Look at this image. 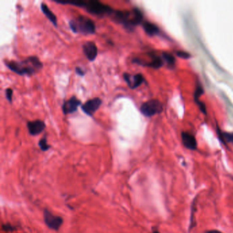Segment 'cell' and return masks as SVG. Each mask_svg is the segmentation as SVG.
Returning a JSON list of instances; mask_svg holds the SVG:
<instances>
[{"instance_id":"obj_16","label":"cell","mask_w":233,"mask_h":233,"mask_svg":"<svg viewBox=\"0 0 233 233\" xmlns=\"http://www.w3.org/2000/svg\"><path fill=\"white\" fill-rule=\"evenodd\" d=\"M38 146L41 149V150H42V151H47V150H48L51 147V146L47 144L46 136H44L42 139L40 140V141L38 142Z\"/></svg>"},{"instance_id":"obj_9","label":"cell","mask_w":233,"mask_h":233,"mask_svg":"<svg viewBox=\"0 0 233 233\" xmlns=\"http://www.w3.org/2000/svg\"><path fill=\"white\" fill-rule=\"evenodd\" d=\"M82 48H83L84 53L88 60L90 62L94 61L98 55V49L95 42L92 41H88L83 45Z\"/></svg>"},{"instance_id":"obj_8","label":"cell","mask_w":233,"mask_h":233,"mask_svg":"<svg viewBox=\"0 0 233 233\" xmlns=\"http://www.w3.org/2000/svg\"><path fill=\"white\" fill-rule=\"evenodd\" d=\"M123 78L131 89H135L138 88L144 81L143 75L140 73L133 75L127 73H125L123 74Z\"/></svg>"},{"instance_id":"obj_10","label":"cell","mask_w":233,"mask_h":233,"mask_svg":"<svg viewBox=\"0 0 233 233\" xmlns=\"http://www.w3.org/2000/svg\"><path fill=\"white\" fill-rule=\"evenodd\" d=\"M81 104V101L75 96L72 97L64 103L62 106V112L64 115L73 114L77 110L78 107Z\"/></svg>"},{"instance_id":"obj_19","label":"cell","mask_w":233,"mask_h":233,"mask_svg":"<svg viewBox=\"0 0 233 233\" xmlns=\"http://www.w3.org/2000/svg\"><path fill=\"white\" fill-rule=\"evenodd\" d=\"M203 92H204V90L201 86H199V87H198L196 88V90H195V94H194V98H195V101H199V98H200V96L202 95V94H203Z\"/></svg>"},{"instance_id":"obj_13","label":"cell","mask_w":233,"mask_h":233,"mask_svg":"<svg viewBox=\"0 0 233 233\" xmlns=\"http://www.w3.org/2000/svg\"><path fill=\"white\" fill-rule=\"evenodd\" d=\"M40 8L41 10H42V13L45 14V16H47V18L52 23L53 25L55 27H57V17L55 16V14L53 13V12L51 11L50 8H49L47 5L44 2L41 3L40 4Z\"/></svg>"},{"instance_id":"obj_14","label":"cell","mask_w":233,"mask_h":233,"mask_svg":"<svg viewBox=\"0 0 233 233\" xmlns=\"http://www.w3.org/2000/svg\"><path fill=\"white\" fill-rule=\"evenodd\" d=\"M142 26H143L145 32L149 36H154V35L157 34L159 32L158 27L150 22H144Z\"/></svg>"},{"instance_id":"obj_21","label":"cell","mask_w":233,"mask_h":233,"mask_svg":"<svg viewBox=\"0 0 233 233\" xmlns=\"http://www.w3.org/2000/svg\"><path fill=\"white\" fill-rule=\"evenodd\" d=\"M2 228H3V230L4 231L6 232H12L14 231V230H16V228L14 226L10 225V224H4L3 226H2Z\"/></svg>"},{"instance_id":"obj_18","label":"cell","mask_w":233,"mask_h":233,"mask_svg":"<svg viewBox=\"0 0 233 233\" xmlns=\"http://www.w3.org/2000/svg\"><path fill=\"white\" fill-rule=\"evenodd\" d=\"M163 57H164V60L166 61L169 65L173 66L174 64L175 59L174 56H172V55L169 54V53H163Z\"/></svg>"},{"instance_id":"obj_12","label":"cell","mask_w":233,"mask_h":233,"mask_svg":"<svg viewBox=\"0 0 233 233\" xmlns=\"http://www.w3.org/2000/svg\"><path fill=\"white\" fill-rule=\"evenodd\" d=\"M182 137L183 144L185 147L189 150H195L197 147V142L194 136L191 134L187 133V132H183L181 134Z\"/></svg>"},{"instance_id":"obj_4","label":"cell","mask_w":233,"mask_h":233,"mask_svg":"<svg viewBox=\"0 0 233 233\" xmlns=\"http://www.w3.org/2000/svg\"><path fill=\"white\" fill-rule=\"evenodd\" d=\"M69 26L74 33L90 35L94 34L96 32L94 22L86 16H79L75 19L70 21Z\"/></svg>"},{"instance_id":"obj_6","label":"cell","mask_w":233,"mask_h":233,"mask_svg":"<svg viewBox=\"0 0 233 233\" xmlns=\"http://www.w3.org/2000/svg\"><path fill=\"white\" fill-rule=\"evenodd\" d=\"M44 222L47 227L51 230L57 231L63 224V219L61 217L53 215L47 209H45L44 213Z\"/></svg>"},{"instance_id":"obj_22","label":"cell","mask_w":233,"mask_h":233,"mask_svg":"<svg viewBox=\"0 0 233 233\" xmlns=\"http://www.w3.org/2000/svg\"><path fill=\"white\" fill-rule=\"evenodd\" d=\"M176 54L178 57H181V58H184V59H187L190 57V54H189V53L185 52V51H178L176 52Z\"/></svg>"},{"instance_id":"obj_1","label":"cell","mask_w":233,"mask_h":233,"mask_svg":"<svg viewBox=\"0 0 233 233\" xmlns=\"http://www.w3.org/2000/svg\"><path fill=\"white\" fill-rule=\"evenodd\" d=\"M5 64L10 71L21 76H32L42 69V63L36 56H30L21 61H5Z\"/></svg>"},{"instance_id":"obj_20","label":"cell","mask_w":233,"mask_h":233,"mask_svg":"<svg viewBox=\"0 0 233 233\" xmlns=\"http://www.w3.org/2000/svg\"><path fill=\"white\" fill-rule=\"evenodd\" d=\"M12 95H13V90L11 88H7L6 90V97L9 101L10 103H12Z\"/></svg>"},{"instance_id":"obj_3","label":"cell","mask_w":233,"mask_h":233,"mask_svg":"<svg viewBox=\"0 0 233 233\" xmlns=\"http://www.w3.org/2000/svg\"><path fill=\"white\" fill-rule=\"evenodd\" d=\"M59 4H70V5L77 6V7L84 8L89 13L96 16L112 15L115 10L112 9L110 6L101 3L95 0H90L88 1H55Z\"/></svg>"},{"instance_id":"obj_15","label":"cell","mask_w":233,"mask_h":233,"mask_svg":"<svg viewBox=\"0 0 233 233\" xmlns=\"http://www.w3.org/2000/svg\"><path fill=\"white\" fill-rule=\"evenodd\" d=\"M150 61L149 62L146 63L145 67H148L153 68V69H159L163 65V61L157 55L154 54H150Z\"/></svg>"},{"instance_id":"obj_7","label":"cell","mask_w":233,"mask_h":233,"mask_svg":"<svg viewBox=\"0 0 233 233\" xmlns=\"http://www.w3.org/2000/svg\"><path fill=\"white\" fill-rule=\"evenodd\" d=\"M102 104V100L99 98H94L88 100L81 106V110L86 115L92 116Z\"/></svg>"},{"instance_id":"obj_2","label":"cell","mask_w":233,"mask_h":233,"mask_svg":"<svg viewBox=\"0 0 233 233\" xmlns=\"http://www.w3.org/2000/svg\"><path fill=\"white\" fill-rule=\"evenodd\" d=\"M112 15L114 21L123 25L128 31H133L143 20V14L137 8H133L131 11L117 10Z\"/></svg>"},{"instance_id":"obj_11","label":"cell","mask_w":233,"mask_h":233,"mask_svg":"<svg viewBox=\"0 0 233 233\" xmlns=\"http://www.w3.org/2000/svg\"><path fill=\"white\" fill-rule=\"evenodd\" d=\"M27 127L28 129V131L31 135L36 136L40 134L44 131L46 125L45 122L40 120H36L34 121H29L27 123Z\"/></svg>"},{"instance_id":"obj_17","label":"cell","mask_w":233,"mask_h":233,"mask_svg":"<svg viewBox=\"0 0 233 233\" xmlns=\"http://www.w3.org/2000/svg\"><path fill=\"white\" fill-rule=\"evenodd\" d=\"M220 136H221L223 141H226L228 143L233 144V133H224L220 132Z\"/></svg>"},{"instance_id":"obj_23","label":"cell","mask_w":233,"mask_h":233,"mask_svg":"<svg viewBox=\"0 0 233 233\" xmlns=\"http://www.w3.org/2000/svg\"><path fill=\"white\" fill-rule=\"evenodd\" d=\"M75 71H76V73H77V75L79 76H81V77L85 75V73H86V72L83 71V69L80 67H76Z\"/></svg>"},{"instance_id":"obj_24","label":"cell","mask_w":233,"mask_h":233,"mask_svg":"<svg viewBox=\"0 0 233 233\" xmlns=\"http://www.w3.org/2000/svg\"><path fill=\"white\" fill-rule=\"evenodd\" d=\"M207 233H222V232L220 231H218V230H209V231L207 232Z\"/></svg>"},{"instance_id":"obj_5","label":"cell","mask_w":233,"mask_h":233,"mask_svg":"<svg viewBox=\"0 0 233 233\" xmlns=\"http://www.w3.org/2000/svg\"><path fill=\"white\" fill-rule=\"evenodd\" d=\"M163 107L157 100H150L145 102L140 107L142 114L146 117H151L162 112Z\"/></svg>"},{"instance_id":"obj_25","label":"cell","mask_w":233,"mask_h":233,"mask_svg":"<svg viewBox=\"0 0 233 233\" xmlns=\"http://www.w3.org/2000/svg\"><path fill=\"white\" fill-rule=\"evenodd\" d=\"M152 233H159V232L158 231H154V232H153Z\"/></svg>"}]
</instances>
